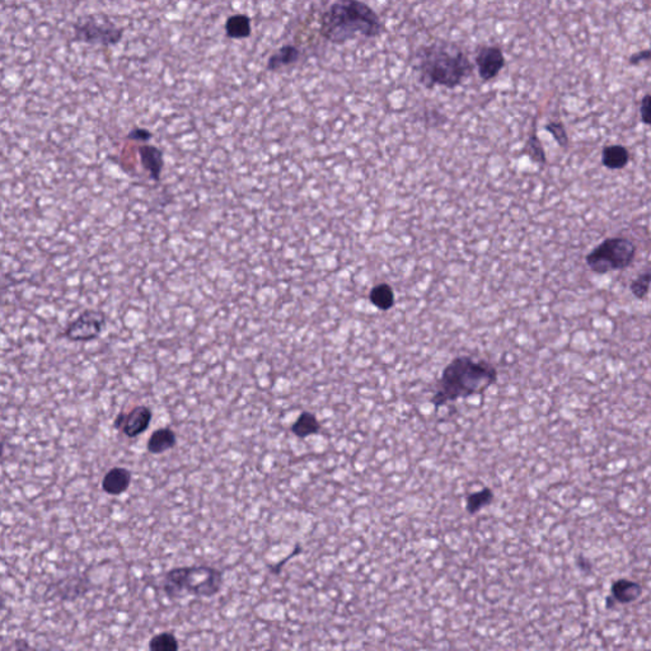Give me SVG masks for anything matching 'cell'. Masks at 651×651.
I'll use <instances>...</instances> for the list:
<instances>
[{
  "label": "cell",
  "mask_w": 651,
  "mask_h": 651,
  "mask_svg": "<svg viewBox=\"0 0 651 651\" xmlns=\"http://www.w3.org/2000/svg\"><path fill=\"white\" fill-rule=\"evenodd\" d=\"M498 381L494 365L460 357L446 365L437 384L432 404L439 409L460 398L481 395Z\"/></svg>",
  "instance_id": "1"
},
{
  "label": "cell",
  "mask_w": 651,
  "mask_h": 651,
  "mask_svg": "<svg viewBox=\"0 0 651 651\" xmlns=\"http://www.w3.org/2000/svg\"><path fill=\"white\" fill-rule=\"evenodd\" d=\"M415 68L426 88L443 85L453 90L471 76L473 67L468 56L452 43L435 42L420 48Z\"/></svg>",
  "instance_id": "2"
},
{
  "label": "cell",
  "mask_w": 651,
  "mask_h": 651,
  "mask_svg": "<svg viewBox=\"0 0 651 651\" xmlns=\"http://www.w3.org/2000/svg\"><path fill=\"white\" fill-rule=\"evenodd\" d=\"M378 14L360 0H337L322 14L320 32L332 43H345L359 36L373 39L382 34Z\"/></svg>",
  "instance_id": "3"
},
{
  "label": "cell",
  "mask_w": 651,
  "mask_h": 651,
  "mask_svg": "<svg viewBox=\"0 0 651 651\" xmlns=\"http://www.w3.org/2000/svg\"><path fill=\"white\" fill-rule=\"evenodd\" d=\"M162 587L172 599L186 596L212 598L221 590L223 573L210 566L176 568L165 573Z\"/></svg>",
  "instance_id": "4"
},
{
  "label": "cell",
  "mask_w": 651,
  "mask_h": 651,
  "mask_svg": "<svg viewBox=\"0 0 651 651\" xmlns=\"http://www.w3.org/2000/svg\"><path fill=\"white\" fill-rule=\"evenodd\" d=\"M636 254V247L626 238H610L587 256V263L598 274H605L610 270H624L629 268Z\"/></svg>",
  "instance_id": "5"
},
{
  "label": "cell",
  "mask_w": 651,
  "mask_h": 651,
  "mask_svg": "<svg viewBox=\"0 0 651 651\" xmlns=\"http://www.w3.org/2000/svg\"><path fill=\"white\" fill-rule=\"evenodd\" d=\"M74 32L76 40L102 46L116 45L124 34L121 28L111 25L110 22H98L93 17L85 18L83 21L81 20L76 23Z\"/></svg>",
  "instance_id": "6"
},
{
  "label": "cell",
  "mask_w": 651,
  "mask_h": 651,
  "mask_svg": "<svg viewBox=\"0 0 651 651\" xmlns=\"http://www.w3.org/2000/svg\"><path fill=\"white\" fill-rule=\"evenodd\" d=\"M106 324V315L101 310L87 309L70 323L64 335L71 341H90L102 334Z\"/></svg>",
  "instance_id": "7"
},
{
  "label": "cell",
  "mask_w": 651,
  "mask_h": 651,
  "mask_svg": "<svg viewBox=\"0 0 651 651\" xmlns=\"http://www.w3.org/2000/svg\"><path fill=\"white\" fill-rule=\"evenodd\" d=\"M151 421V409L146 406H135L129 413L120 412L114 421V427L121 430L129 438H137L146 432Z\"/></svg>",
  "instance_id": "8"
},
{
  "label": "cell",
  "mask_w": 651,
  "mask_h": 651,
  "mask_svg": "<svg viewBox=\"0 0 651 651\" xmlns=\"http://www.w3.org/2000/svg\"><path fill=\"white\" fill-rule=\"evenodd\" d=\"M476 65L479 68L481 79L488 82L500 73L505 65V57L499 48L486 46L481 48L476 56Z\"/></svg>",
  "instance_id": "9"
},
{
  "label": "cell",
  "mask_w": 651,
  "mask_h": 651,
  "mask_svg": "<svg viewBox=\"0 0 651 651\" xmlns=\"http://www.w3.org/2000/svg\"><path fill=\"white\" fill-rule=\"evenodd\" d=\"M131 472L124 467H114L104 474L102 480V490L106 494H124L130 487Z\"/></svg>",
  "instance_id": "10"
},
{
  "label": "cell",
  "mask_w": 651,
  "mask_h": 651,
  "mask_svg": "<svg viewBox=\"0 0 651 651\" xmlns=\"http://www.w3.org/2000/svg\"><path fill=\"white\" fill-rule=\"evenodd\" d=\"M137 153H139L142 165L144 167L145 171L149 173L151 179L159 181L160 173L165 165L163 151L154 145H142L137 149Z\"/></svg>",
  "instance_id": "11"
},
{
  "label": "cell",
  "mask_w": 651,
  "mask_h": 651,
  "mask_svg": "<svg viewBox=\"0 0 651 651\" xmlns=\"http://www.w3.org/2000/svg\"><path fill=\"white\" fill-rule=\"evenodd\" d=\"M612 598L615 602L618 604H630L643 594V588L640 584L629 580V579H619L617 582L612 584L610 588Z\"/></svg>",
  "instance_id": "12"
},
{
  "label": "cell",
  "mask_w": 651,
  "mask_h": 651,
  "mask_svg": "<svg viewBox=\"0 0 651 651\" xmlns=\"http://www.w3.org/2000/svg\"><path fill=\"white\" fill-rule=\"evenodd\" d=\"M176 444H177L176 432L168 427H163V429H158L151 434L146 444V449L151 454H162L174 448Z\"/></svg>",
  "instance_id": "13"
},
{
  "label": "cell",
  "mask_w": 651,
  "mask_h": 651,
  "mask_svg": "<svg viewBox=\"0 0 651 651\" xmlns=\"http://www.w3.org/2000/svg\"><path fill=\"white\" fill-rule=\"evenodd\" d=\"M321 432V423L312 412H302L294 424L292 425V432L298 438L306 439Z\"/></svg>",
  "instance_id": "14"
},
{
  "label": "cell",
  "mask_w": 651,
  "mask_h": 651,
  "mask_svg": "<svg viewBox=\"0 0 651 651\" xmlns=\"http://www.w3.org/2000/svg\"><path fill=\"white\" fill-rule=\"evenodd\" d=\"M252 32L251 20L246 14H234L226 22V34L229 39L242 40L247 39Z\"/></svg>",
  "instance_id": "15"
},
{
  "label": "cell",
  "mask_w": 651,
  "mask_h": 651,
  "mask_svg": "<svg viewBox=\"0 0 651 651\" xmlns=\"http://www.w3.org/2000/svg\"><path fill=\"white\" fill-rule=\"evenodd\" d=\"M301 57V51L299 48H295L293 45H287L282 46L280 50H277L275 54L270 56L268 62V70L276 71L284 67H289L292 64L298 62Z\"/></svg>",
  "instance_id": "16"
},
{
  "label": "cell",
  "mask_w": 651,
  "mask_h": 651,
  "mask_svg": "<svg viewBox=\"0 0 651 651\" xmlns=\"http://www.w3.org/2000/svg\"><path fill=\"white\" fill-rule=\"evenodd\" d=\"M602 160L603 165L610 170H619L624 168V165L629 163L630 160V154L629 151L622 146V145H610L605 146L602 153Z\"/></svg>",
  "instance_id": "17"
},
{
  "label": "cell",
  "mask_w": 651,
  "mask_h": 651,
  "mask_svg": "<svg viewBox=\"0 0 651 651\" xmlns=\"http://www.w3.org/2000/svg\"><path fill=\"white\" fill-rule=\"evenodd\" d=\"M494 491L488 487L468 495L466 499L467 513L470 515L479 514L481 510H484L494 501Z\"/></svg>",
  "instance_id": "18"
},
{
  "label": "cell",
  "mask_w": 651,
  "mask_h": 651,
  "mask_svg": "<svg viewBox=\"0 0 651 651\" xmlns=\"http://www.w3.org/2000/svg\"><path fill=\"white\" fill-rule=\"evenodd\" d=\"M395 301V294L393 290L388 284H381L371 292V302L379 309L391 308Z\"/></svg>",
  "instance_id": "19"
},
{
  "label": "cell",
  "mask_w": 651,
  "mask_h": 651,
  "mask_svg": "<svg viewBox=\"0 0 651 651\" xmlns=\"http://www.w3.org/2000/svg\"><path fill=\"white\" fill-rule=\"evenodd\" d=\"M149 650L177 651L179 650V641L172 632H162L151 638Z\"/></svg>",
  "instance_id": "20"
},
{
  "label": "cell",
  "mask_w": 651,
  "mask_h": 651,
  "mask_svg": "<svg viewBox=\"0 0 651 651\" xmlns=\"http://www.w3.org/2000/svg\"><path fill=\"white\" fill-rule=\"evenodd\" d=\"M651 282V268L646 270L643 274L638 275L631 284V292L638 299H643L649 292V285Z\"/></svg>",
  "instance_id": "21"
},
{
  "label": "cell",
  "mask_w": 651,
  "mask_h": 651,
  "mask_svg": "<svg viewBox=\"0 0 651 651\" xmlns=\"http://www.w3.org/2000/svg\"><path fill=\"white\" fill-rule=\"evenodd\" d=\"M546 129L554 135V137L556 139V142L559 144L562 145V146H566L568 145V134H566V130L563 128V125L561 123H551V124L546 126Z\"/></svg>",
  "instance_id": "22"
},
{
  "label": "cell",
  "mask_w": 651,
  "mask_h": 651,
  "mask_svg": "<svg viewBox=\"0 0 651 651\" xmlns=\"http://www.w3.org/2000/svg\"><path fill=\"white\" fill-rule=\"evenodd\" d=\"M528 148H529L530 156L535 158V160L542 162V163L546 160V159H544V151L542 149L541 143H540V140H538L537 137H532L529 139V142H528Z\"/></svg>",
  "instance_id": "23"
},
{
  "label": "cell",
  "mask_w": 651,
  "mask_h": 651,
  "mask_svg": "<svg viewBox=\"0 0 651 651\" xmlns=\"http://www.w3.org/2000/svg\"><path fill=\"white\" fill-rule=\"evenodd\" d=\"M640 114H641V120L643 123L651 126V95L646 96L641 100L640 104Z\"/></svg>",
  "instance_id": "24"
},
{
  "label": "cell",
  "mask_w": 651,
  "mask_h": 651,
  "mask_svg": "<svg viewBox=\"0 0 651 651\" xmlns=\"http://www.w3.org/2000/svg\"><path fill=\"white\" fill-rule=\"evenodd\" d=\"M129 140H135V142H149L151 139V132L146 129H134L128 134Z\"/></svg>",
  "instance_id": "25"
},
{
  "label": "cell",
  "mask_w": 651,
  "mask_h": 651,
  "mask_svg": "<svg viewBox=\"0 0 651 651\" xmlns=\"http://www.w3.org/2000/svg\"><path fill=\"white\" fill-rule=\"evenodd\" d=\"M650 59L651 50H644V51H640V53H636V54L631 55L630 64H632V65H636V64H638V62H649Z\"/></svg>",
  "instance_id": "26"
},
{
  "label": "cell",
  "mask_w": 651,
  "mask_h": 651,
  "mask_svg": "<svg viewBox=\"0 0 651 651\" xmlns=\"http://www.w3.org/2000/svg\"><path fill=\"white\" fill-rule=\"evenodd\" d=\"M577 565L583 571H590L591 570V563L587 559H583V557L577 559Z\"/></svg>",
  "instance_id": "27"
}]
</instances>
